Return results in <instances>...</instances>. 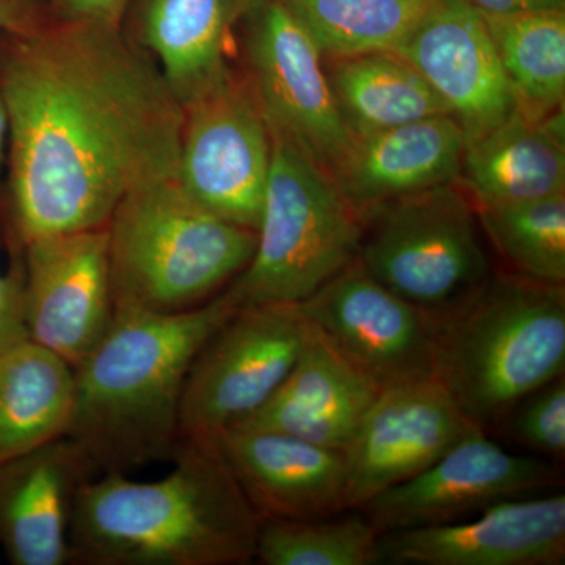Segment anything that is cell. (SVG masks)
Listing matches in <instances>:
<instances>
[{
	"instance_id": "1",
	"label": "cell",
	"mask_w": 565,
	"mask_h": 565,
	"mask_svg": "<svg viewBox=\"0 0 565 565\" xmlns=\"http://www.w3.org/2000/svg\"><path fill=\"white\" fill-rule=\"evenodd\" d=\"M0 92L7 245L104 228L132 189L178 172L182 107L121 28L50 17L3 33Z\"/></svg>"
},
{
	"instance_id": "2",
	"label": "cell",
	"mask_w": 565,
	"mask_h": 565,
	"mask_svg": "<svg viewBox=\"0 0 565 565\" xmlns=\"http://www.w3.org/2000/svg\"><path fill=\"white\" fill-rule=\"evenodd\" d=\"M172 471L156 481L107 473L81 487L70 564L255 563L262 515L234 478L214 435L182 437Z\"/></svg>"
},
{
	"instance_id": "3",
	"label": "cell",
	"mask_w": 565,
	"mask_h": 565,
	"mask_svg": "<svg viewBox=\"0 0 565 565\" xmlns=\"http://www.w3.org/2000/svg\"><path fill=\"white\" fill-rule=\"evenodd\" d=\"M230 294L180 313L115 308L102 343L74 367L65 437L95 478L170 462L181 441V403L196 353L237 310Z\"/></svg>"
},
{
	"instance_id": "4",
	"label": "cell",
	"mask_w": 565,
	"mask_h": 565,
	"mask_svg": "<svg viewBox=\"0 0 565 565\" xmlns=\"http://www.w3.org/2000/svg\"><path fill=\"white\" fill-rule=\"evenodd\" d=\"M433 316L434 379L484 433L564 375V285L490 274Z\"/></svg>"
},
{
	"instance_id": "5",
	"label": "cell",
	"mask_w": 565,
	"mask_h": 565,
	"mask_svg": "<svg viewBox=\"0 0 565 565\" xmlns=\"http://www.w3.org/2000/svg\"><path fill=\"white\" fill-rule=\"evenodd\" d=\"M115 308L180 313L210 302L248 266L256 232L215 217L177 174L137 185L107 223Z\"/></svg>"
},
{
	"instance_id": "6",
	"label": "cell",
	"mask_w": 565,
	"mask_h": 565,
	"mask_svg": "<svg viewBox=\"0 0 565 565\" xmlns=\"http://www.w3.org/2000/svg\"><path fill=\"white\" fill-rule=\"evenodd\" d=\"M270 129V128H269ZM256 248L225 291L237 307L300 303L359 256L363 223L332 177L273 131Z\"/></svg>"
},
{
	"instance_id": "7",
	"label": "cell",
	"mask_w": 565,
	"mask_h": 565,
	"mask_svg": "<svg viewBox=\"0 0 565 565\" xmlns=\"http://www.w3.org/2000/svg\"><path fill=\"white\" fill-rule=\"evenodd\" d=\"M360 217V262L424 311L451 307L492 274L475 206L456 184L377 204Z\"/></svg>"
},
{
	"instance_id": "8",
	"label": "cell",
	"mask_w": 565,
	"mask_h": 565,
	"mask_svg": "<svg viewBox=\"0 0 565 565\" xmlns=\"http://www.w3.org/2000/svg\"><path fill=\"white\" fill-rule=\"evenodd\" d=\"M243 21V71L267 125L333 180L356 139L338 107L321 52L281 0H252Z\"/></svg>"
},
{
	"instance_id": "9",
	"label": "cell",
	"mask_w": 565,
	"mask_h": 565,
	"mask_svg": "<svg viewBox=\"0 0 565 565\" xmlns=\"http://www.w3.org/2000/svg\"><path fill=\"white\" fill-rule=\"evenodd\" d=\"M307 334L299 303L237 308L189 370L181 437L222 433L258 411L291 373Z\"/></svg>"
},
{
	"instance_id": "10",
	"label": "cell",
	"mask_w": 565,
	"mask_h": 565,
	"mask_svg": "<svg viewBox=\"0 0 565 565\" xmlns=\"http://www.w3.org/2000/svg\"><path fill=\"white\" fill-rule=\"evenodd\" d=\"M273 159L269 125L244 71L182 107V189L215 217L256 232Z\"/></svg>"
},
{
	"instance_id": "11",
	"label": "cell",
	"mask_w": 565,
	"mask_h": 565,
	"mask_svg": "<svg viewBox=\"0 0 565 565\" xmlns=\"http://www.w3.org/2000/svg\"><path fill=\"white\" fill-rule=\"evenodd\" d=\"M379 388L434 379V316L396 296L356 256L299 303Z\"/></svg>"
},
{
	"instance_id": "12",
	"label": "cell",
	"mask_w": 565,
	"mask_h": 565,
	"mask_svg": "<svg viewBox=\"0 0 565 565\" xmlns=\"http://www.w3.org/2000/svg\"><path fill=\"white\" fill-rule=\"evenodd\" d=\"M29 341L79 366L115 316L109 233L52 234L22 245Z\"/></svg>"
},
{
	"instance_id": "13",
	"label": "cell",
	"mask_w": 565,
	"mask_h": 565,
	"mask_svg": "<svg viewBox=\"0 0 565 565\" xmlns=\"http://www.w3.org/2000/svg\"><path fill=\"white\" fill-rule=\"evenodd\" d=\"M557 482L555 465L511 455L476 429L422 473L379 493L360 511L384 534L459 522Z\"/></svg>"
},
{
	"instance_id": "14",
	"label": "cell",
	"mask_w": 565,
	"mask_h": 565,
	"mask_svg": "<svg viewBox=\"0 0 565 565\" xmlns=\"http://www.w3.org/2000/svg\"><path fill=\"white\" fill-rule=\"evenodd\" d=\"M476 429L435 379L382 388L344 451L348 508L422 473Z\"/></svg>"
},
{
	"instance_id": "15",
	"label": "cell",
	"mask_w": 565,
	"mask_h": 565,
	"mask_svg": "<svg viewBox=\"0 0 565 565\" xmlns=\"http://www.w3.org/2000/svg\"><path fill=\"white\" fill-rule=\"evenodd\" d=\"M394 54L429 82L467 143L519 110L484 18L465 0H433Z\"/></svg>"
},
{
	"instance_id": "16",
	"label": "cell",
	"mask_w": 565,
	"mask_h": 565,
	"mask_svg": "<svg viewBox=\"0 0 565 565\" xmlns=\"http://www.w3.org/2000/svg\"><path fill=\"white\" fill-rule=\"evenodd\" d=\"M379 552L396 565H563L565 497L514 498L468 520L390 531Z\"/></svg>"
},
{
	"instance_id": "17",
	"label": "cell",
	"mask_w": 565,
	"mask_h": 565,
	"mask_svg": "<svg viewBox=\"0 0 565 565\" xmlns=\"http://www.w3.org/2000/svg\"><path fill=\"white\" fill-rule=\"evenodd\" d=\"M214 438L259 515L300 520L349 511L343 451L275 430L230 427Z\"/></svg>"
},
{
	"instance_id": "18",
	"label": "cell",
	"mask_w": 565,
	"mask_h": 565,
	"mask_svg": "<svg viewBox=\"0 0 565 565\" xmlns=\"http://www.w3.org/2000/svg\"><path fill=\"white\" fill-rule=\"evenodd\" d=\"M93 478L66 437L0 465V548L11 564H70L74 501Z\"/></svg>"
},
{
	"instance_id": "19",
	"label": "cell",
	"mask_w": 565,
	"mask_h": 565,
	"mask_svg": "<svg viewBox=\"0 0 565 565\" xmlns=\"http://www.w3.org/2000/svg\"><path fill=\"white\" fill-rule=\"evenodd\" d=\"M379 392L370 377L308 322L302 351L280 388L233 427L275 430L344 452Z\"/></svg>"
},
{
	"instance_id": "20",
	"label": "cell",
	"mask_w": 565,
	"mask_h": 565,
	"mask_svg": "<svg viewBox=\"0 0 565 565\" xmlns=\"http://www.w3.org/2000/svg\"><path fill=\"white\" fill-rule=\"evenodd\" d=\"M252 0H139L126 36L161 71L181 107L228 79L234 29Z\"/></svg>"
},
{
	"instance_id": "21",
	"label": "cell",
	"mask_w": 565,
	"mask_h": 565,
	"mask_svg": "<svg viewBox=\"0 0 565 565\" xmlns=\"http://www.w3.org/2000/svg\"><path fill=\"white\" fill-rule=\"evenodd\" d=\"M465 147V134L452 115L424 118L356 139L333 181L362 214L377 204L456 184Z\"/></svg>"
},
{
	"instance_id": "22",
	"label": "cell",
	"mask_w": 565,
	"mask_h": 565,
	"mask_svg": "<svg viewBox=\"0 0 565 565\" xmlns=\"http://www.w3.org/2000/svg\"><path fill=\"white\" fill-rule=\"evenodd\" d=\"M564 107L541 121L516 110L465 147L459 180L475 207L533 202L565 193Z\"/></svg>"
},
{
	"instance_id": "23",
	"label": "cell",
	"mask_w": 565,
	"mask_h": 565,
	"mask_svg": "<svg viewBox=\"0 0 565 565\" xmlns=\"http://www.w3.org/2000/svg\"><path fill=\"white\" fill-rule=\"evenodd\" d=\"M74 370L25 340L0 352V465L65 437Z\"/></svg>"
},
{
	"instance_id": "24",
	"label": "cell",
	"mask_w": 565,
	"mask_h": 565,
	"mask_svg": "<svg viewBox=\"0 0 565 565\" xmlns=\"http://www.w3.org/2000/svg\"><path fill=\"white\" fill-rule=\"evenodd\" d=\"M323 68L355 139L424 118L451 115L429 82L394 52L327 58Z\"/></svg>"
},
{
	"instance_id": "25",
	"label": "cell",
	"mask_w": 565,
	"mask_h": 565,
	"mask_svg": "<svg viewBox=\"0 0 565 565\" xmlns=\"http://www.w3.org/2000/svg\"><path fill=\"white\" fill-rule=\"evenodd\" d=\"M482 18L523 117L541 121L563 109L565 10Z\"/></svg>"
},
{
	"instance_id": "26",
	"label": "cell",
	"mask_w": 565,
	"mask_h": 565,
	"mask_svg": "<svg viewBox=\"0 0 565 565\" xmlns=\"http://www.w3.org/2000/svg\"><path fill=\"white\" fill-rule=\"evenodd\" d=\"M326 58L394 52L433 0H281Z\"/></svg>"
},
{
	"instance_id": "27",
	"label": "cell",
	"mask_w": 565,
	"mask_h": 565,
	"mask_svg": "<svg viewBox=\"0 0 565 565\" xmlns=\"http://www.w3.org/2000/svg\"><path fill=\"white\" fill-rule=\"evenodd\" d=\"M381 535L364 512L300 520L262 516L255 561L263 565L379 564Z\"/></svg>"
},
{
	"instance_id": "28",
	"label": "cell",
	"mask_w": 565,
	"mask_h": 565,
	"mask_svg": "<svg viewBox=\"0 0 565 565\" xmlns=\"http://www.w3.org/2000/svg\"><path fill=\"white\" fill-rule=\"evenodd\" d=\"M475 210L479 226L514 270L512 274L564 285L565 193L533 202Z\"/></svg>"
},
{
	"instance_id": "29",
	"label": "cell",
	"mask_w": 565,
	"mask_h": 565,
	"mask_svg": "<svg viewBox=\"0 0 565 565\" xmlns=\"http://www.w3.org/2000/svg\"><path fill=\"white\" fill-rule=\"evenodd\" d=\"M515 444L535 455L563 460L565 456L564 375L527 394L498 424Z\"/></svg>"
},
{
	"instance_id": "30",
	"label": "cell",
	"mask_w": 565,
	"mask_h": 565,
	"mask_svg": "<svg viewBox=\"0 0 565 565\" xmlns=\"http://www.w3.org/2000/svg\"><path fill=\"white\" fill-rule=\"evenodd\" d=\"M10 269L0 274V352L29 340L24 321L22 247L11 245Z\"/></svg>"
},
{
	"instance_id": "31",
	"label": "cell",
	"mask_w": 565,
	"mask_h": 565,
	"mask_svg": "<svg viewBox=\"0 0 565 565\" xmlns=\"http://www.w3.org/2000/svg\"><path fill=\"white\" fill-rule=\"evenodd\" d=\"M131 0H50L52 20L121 28Z\"/></svg>"
},
{
	"instance_id": "32",
	"label": "cell",
	"mask_w": 565,
	"mask_h": 565,
	"mask_svg": "<svg viewBox=\"0 0 565 565\" xmlns=\"http://www.w3.org/2000/svg\"><path fill=\"white\" fill-rule=\"evenodd\" d=\"M50 17L36 0H0V36L24 31Z\"/></svg>"
},
{
	"instance_id": "33",
	"label": "cell",
	"mask_w": 565,
	"mask_h": 565,
	"mask_svg": "<svg viewBox=\"0 0 565 565\" xmlns=\"http://www.w3.org/2000/svg\"><path fill=\"white\" fill-rule=\"evenodd\" d=\"M481 14L533 13V11L565 10V0H465Z\"/></svg>"
},
{
	"instance_id": "34",
	"label": "cell",
	"mask_w": 565,
	"mask_h": 565,
	"mask_svg": "<svg viewBox=\"0 0 565 565\" xmlns=\"http://www.w3.org/2000/svg\"><path fill=\"white\" fill-rule=\"evenodd\" d=\"M7 150H9V115H7L6 102L0 92V203L3 195V170L7 167Z\"/></svg>"
},
{
	"instance_id": "35",
	"label": "cell",
	"mask_w": 565,
	"mask_h": 565,
	"mask_svg": "<svg viewBox=\"0 0 565 565\" xmlns=\"http://www.w3.org/2000/svg\"><path fill=\"white\" fill-rule=\"evenodd\" d=\"M0 550H2V548H0Z\"/></svg>"
}]
</instances>
